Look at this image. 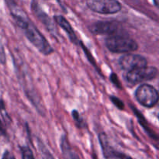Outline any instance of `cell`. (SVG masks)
Returning a JSON list of instances; mask_svg holds the SVG:
<instances>
[{"mask_svg":"<svg viewBox=\"0 0 159 159\" xmlns=\"http://www.w3.org/2000/svg\"><path fill=\"white\" fill-rule=\"evenodd\" d=\"M37 145H38V148L42 159H54L51 152H49V150L47 148L46 146L43 144V143L40 139H37Z\"/></svg>","mask_w":159,"mask_h":159,"instance_id":"14","label":"cell"},{"mask_svg":"<svg viewBox=\"0 0 159 159\" xmlns=\"http://www.w3.org/2000/svg\"><path fill=\"white\" fill-rule=\"evenodd\" d=\"M154 2V4L156 7H158V5H159V0H153Z\"/></svg>","mask_w":159,"mask_h":159,"instance_id":"23","label":"cell"},{"mask_svg":"<svg viewBox=\"0 0 159 159\" xmlns=\"http://www.w3.org/2000/svg\"><path fill=\"white\" fill-rule=\"evenodd\" d=\"M31 10L37 20L45 26L47 30L53 35H56V27L52 19L42 9L37 0H32L31 2Z\"/></svg>","mask_w":159,"mask_h":159,"instance_id":"8","label":"cell"},{"mask_svg":"<svg viewBox=\"0 0 159 159\" xmlns=\"http://www.w3.org/2000/svg\"><path fill=\"white\" fill-rule=\"evenodd\" d=\"M5 2L10 11L12 16L25 13L23 9L20 7V4H19V0H5Z\"/></svg>","mask_w":159,"mask_h":159,"instance_id":"12","label":"cell"},{"mask_svg":"<svg viewBox=\"0 0 159 159\" xmlns=\"http://www.w3.org/2000/svg\"><path fill=\"white\" fill-rule=\"evenodd\" d=\"M89 30L94 35L113 36L116 34H127L122 29L120 24L115 21H99L89 26Z\"/></svg>","mask_w":159,"mask_h":159,"instance_id":"6","label":"cell"},{"mask_svg":"<svg viewBox=\"0 0 159 159\" xmlns=\"http://www.w3.org/2000/svg\"><path fill=\"white\" fill-rule=\"evenodd\" d=\"M60 147L65 159H81L77 152L71 147L66 135H62L61 138Z\"/></svg>","mask_w":159,"mask_h":159,"instance_id":"11","label":"cell"},{"mask_svg":"<svg viewBox=\"0 0 159 159\" xmlns=\"http://www.w3.org/2000/svg\"><path fill=\"white\" fill-rule=\"evenodd\" d=\"M0 134L2 135H6V129H5L4 125H3L2 122V120H0Z\"/></svg>","mask_w":159,"mask_h":159,"instance_id":"22","label":"cell"},{"mask_svg":"<svg viewBox=\"0 0 159 159\" xmlns=\"http://www.w3.org/2000/svg\"><path fill=\"white\" fill-rule=\"evenodd\" d=\"M86 6L90 10L99 14H115L122 9L117 0H86Z\"/></svg>","mask_w":159,"mask_h":159,"instance_id":"5","label":"cell"},{"mask_svg":"<svg viewBox=\"0 0 159 159\" xmlns=\"http://www.w3.org/2000/svg\"><path fill=\"white\" fill-rule=\"evenodd\" d=\"M2 159H16L14 155H12V152H10L9 151H6V152L3 153L2 158Z\"/></svg>","mask_w":159,"mask_h":159,"instance_id":"21","label":"cell"},{"mask_svg":"<svg viewBox=\"0 0 159 159\" xmlns=\"http://www.w3.org/2000/svg\"><path fill=\"white\" fill-rule=\"evenodd\" d=\"M110 100H111V102L114 104V106H116V107H117L119 110H124V108H125V106H124V102H123L121 99H120L119 98L116 97V96H110Z\"/></svg>","mask_w":159,"mask_h":159,"instance_id":"18","label":"cell"},{"mask_svg":"<svg viewBox=\"0 0 159 159\" xmlns=\"http://www.w3.org/2000/svg\"><path fill=\"white\" fill-rule=\"evenodd\" d=\"M79 44H80V45H81V47H82V50H83V51H84V52H85V55H86L87 58H88V60L89 61V62H90V63H91L92 65H93V66H94L95 68H96V70H97V69H99V68H98V66H97V65H96V61H95V59L93 58V55H92V54H91V53H90L89 51V50L87 49V48H86V47H85V45L83 44V43H82V41H80V42H79Z\"/></svg>","mask_w":159,"mask_h":159,"instance_id":"17","label":"cell"},{"mask_svg":"<svg viewBox=\"0 0 159 159\" xmlns=\"http://www.w3.org/2000/svg\"><path fill=\"white\" fill-rule=\"evenodd\" d=\"M118 64L122 70L125 71H130L131 70L147 66L148 61L144 56L140 54L127 53L120 57Z\"/></svg>","mask_w":159,"mask_h":159,"instance_id":"7","label":"cell"},{"mask_svg":"<svg viewBox=\"0 0 159 159\" xmlns=\"http://www.w3.org/2000/svg\"><path fill=\"white\" fill-rule=\"evenodd\" d=\"M99 141L102 148V154L106 159H133L131 157L123 152H120L113 148L109 142L108 138L105 133L99 134Z\"/></svg>","mask_w":159,"mask_h":159,"instance_id":"9","label":"cell"},{"mask_svg":"<svg viewBox=\"0 0 159 159\" xmlns=\"http://www.w3.org/2000/svg\"><path fill=\"white\" fill-rule=\"evenodd\" d=\"M133 110H134V113H136L137 116H138V120H139L140 124H141V125L144 127V130H145L146 132L148 133V134L151 138H153V139H155L157 141V140H158V137L156 136V134L154 133V131H152V130L150 129V127H148V122L146 121V120L143 117L142 114L140 113H138V112L137 111L136 109L133 108Z\"/></svg>","mask_w":159,"mask_h":159,"instance_id":"13","label":"cell"},{"mask_svg":"<svg viewBox=\"0 0 159 159\" xmlns=\"http://www.w3.org/2000/svg\"><path fill=\"white\" fill-rule=\"evenodd\" d=\"M6 62V55L5 53L4 47H3L2 43L0 41V63L4 65Z\"/></svg>","mask_w":159,"mask_h":159,"instance_id":"20","label":"cell"},{"mask_svg":"<svg viewBox=\"0 0 159 159\" xmlns=\"http://www.w3.org/2000/svg\"><path fill=\"white\" fill-rule=\"evenodd\" d=\"M105 45L109 51L116 54H127L138 49L136 40L127 34L110 36L106 39Z\"/></svg>","mask_w":159,"mask_h":159,"instance_id":"1","label":"cell"},{"mask_svg":"<svg viewBox=\"0 0 159 159\" xmlns=\"http://www.w3.org/2000/svg\"><path fill=\"white\" fill-rule=\"evenodd\" d=\"M20 151H21L22 159H35L32 150L28 146H22L20 147Z\"/></svg>","mask_w":159,"mask_h":159,"instance_id":"16","label":"cell"},{"mask_svg":"<svg viewBox=\"0 0 159 159\" xmlns=\"http://www.w3.org/2000/svg\"><path fill=\"white\" fill-rule=\"evenodd\" d=\"M54 20L60 27H61L66 32V34H68L71 43L75 45H79L80 41L78 39L75 32L74 31V30H73L72 26L70 24L69 22L61 15L54 16Z\"/></svg>","mask_w":159,"mask_h":159,"instance_id":"10","label":"cell"},{"mask_svg":"<svg viewBox=\"0 0 159 159\" xmlns=\"http://www.w3.org/2000/svg\"><path fill=\"white\" fill-rule=\"evenodd\" d=\"M71 116H72L73 120L75 122L76 126H77L79 128H85L86 127V124H85V121L84 120L83 118L81 116L80 113H79V111H77L76 110H74L71 112Z\"/></svg>","mask_w":159,"mask_h":159,"instance_id":"15","label":"cell"},{"mask_svg":"<svg viewBox=\"0 0 159 159\" xmlns=\"http://www.w3.org/2000/svg\"><path fill=\"white\" fill-rule=\"evenodd\" d=\"M22 30H23L27 40L37 48L39 52L43 55H50L54 52V49L48 40L40 32L31 20H30L26 27L23 28Z\"/></svg>","mask_w":159,"mask_h":159,"instance_id":"2","label":"cell"},{"mask_svg":"<svg viewBox=\"0 0 159 159\" xmlns=\"http://www.w3.org/2000/svg\"><path fill=\"white\" fill-rule=\"evenodd\" d=\"M158 68L155 67H142L127 71L124 75V81L129 86H134L141 82L151 81L158 75Z\"/></svg>","mask_w":159,"mask_h":159,"instance_id":"3","label":"cell"},{"mask_svg":"<svg viewBox=\"0 0 159 159\" xmlns=\"http://www.w3.org/2000/svg\"><path fill=\"white\" fill-rule=\"evenodd\" d=\"M110 80H111L112 83H113L115 86L117 87V88L119 89H121V84H120V82L117 75H116L115 73H112V74L110 75Z\"/></svg>","mask_w":159,"mask_h":159,"instance_id":"19","label":"cell"},{"mask_svg":"<svg viewBox=\"0 0 159 159\" xmlns=\"http://www.w3.org/2000/svg\"><path fill=\"white\" fill-rule=\"evenodd\" d=\"M135 98L141 106L147 108L155 107L158 102V92L155 87L148 84L139 85L135 91Z\"/></svg>","mask_w":159,"mask_h":159,"instance_id":"4","label":"cell"}]
</instances>
